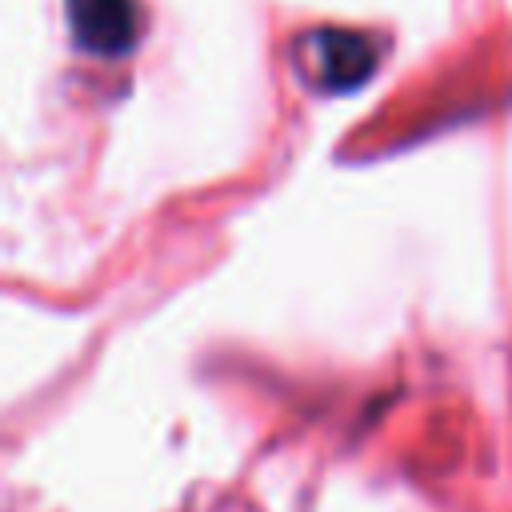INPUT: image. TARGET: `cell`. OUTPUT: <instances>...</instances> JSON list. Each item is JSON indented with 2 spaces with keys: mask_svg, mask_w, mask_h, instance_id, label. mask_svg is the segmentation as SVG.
Returning a JSON list of instances; mask_svg holds the SVG:
<instances>
[{
  "mask_svg": "<svg viewBox=\"0 0 512 512\" xmlns=\"http://www.w3.org/2000/svg\"><path fill=\"white\" fill-rule=\"evenodd\" d=\"M360 60H372V52H364V44L356 36H324V48H320V76L328 84H356L372 64H356Z\"/></svg>",
  "mask_w": 512,
  "mask_h": 512,
  "instance_id": "7a4b0ae2",
  "label": "cell"
},
{
  "mask_svg": "<svg viewBox=\"0 0 512 512\" xmlns=\"http://www.w3.org/2000/svg\"><path fill=\"white\" fill-rule=\"evenodd\" d=\"M72 28L88 52L116 56L132 44V0H68Z\"/></svg>",
  "mask_w": 512,
  "mask_h": 512,
  "instance_id": "6da1fadb",
  "label": "cell"
}]
</instances>
